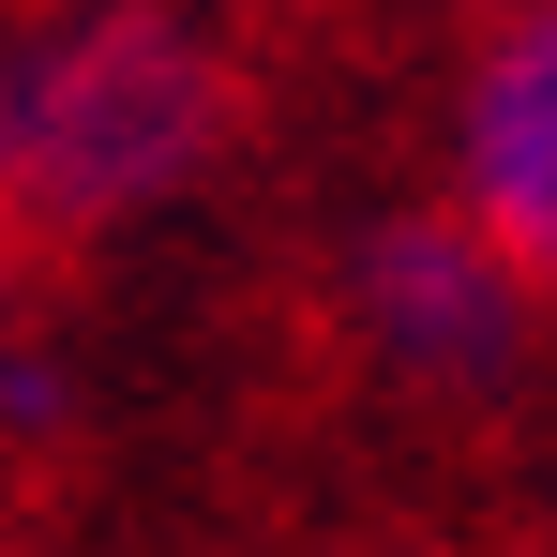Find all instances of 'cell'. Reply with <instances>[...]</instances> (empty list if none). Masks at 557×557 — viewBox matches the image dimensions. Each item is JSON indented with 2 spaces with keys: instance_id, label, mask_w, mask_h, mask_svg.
Listing matches in <instances>:
<instances>
[{
  "instance_id": "cell-1",
  "label": "cell",
  "mask_w": 557,
  "mask_h": 557,
  "mask_svg": "<svg viewBox=\"0 0 557 557\" xmlns=\"http://www.w3.org/2000/svg\"><path fill=\"white\" fill-rule=\"evenodd\" d=\"M226 46L166 0H46L0 30V211L30 226H136L211 182L226 151Z\"/></svg>"
},
{
  "instance_id": "cell-4",
  "label": "cell",
  "mask_w": 557,
  "mask_h": 557,
  "mask_svg": "<svg viewBox=\"0 0 557 557\" xmlns=\"http://www.w3.org/2000/svg\"><path fill=\"white\" fill-rule=\"evenodd\" d=\"M0 226H15V211H0Z\"/></svg>"
},
{
  "instance_id": "cell-2",
  "label": "cell",
  "mask_w": 557,
  "mask_h": 557,
  "mask_svg": "<svg viewBox=\"0 0 557 557\" xmlns=\"http://www.w3.org/2000/svg\"><path fill=\"white\" fill-rule=\"evenodd\" d=\"M347 317H362L376 376L407 392H512L543 347V286L497 257V226L467 211H392L347 242Z\"/></svg>"
},
{
  "instance_id": "cell-3",
  "label": "cell",
  "mask_w": 557,
  "mask_h": 557,
  "mask_svg": "<svg viewBox=\"0 0 557 557\" xmlns=\"http://www.w3.org/2000/svg\"><path fill=\"white\" fill-rule=\"evenodd\" d=\"M453 211L497 226V257L557 286V0H512V30L453 91Z\"/></svg>"
}]
</instances>
